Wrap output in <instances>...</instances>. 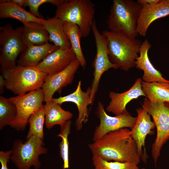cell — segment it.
I'll return each mask as SVG.
<instances>
[{
  "instance_id": "cell-12",
  "label": "cell",
  "mask_w": 169,
  "mask_h": 169,
  "mask_svg": "<svg viewBox=\"0 0 169 169\" xmlns=\"http://www.w3.org/2000/svg\"><path fill=\"white\" fill-rule=\"evenodd\" d=\"M80 66L79 62L76 58L62 71L47 75L41 88L44 95V102L51 100L55 92L60 93L63 88L72 83Z\"/></svg>"
},
{
  "instance_id": "cell-29",
  "label": "cell",
  "mask_w": 169,
  "mask_h": 169,
  "mask_svg": "<svg viewBox=\"0 0 169 169\" xmlns=\"http://www.w3.org/2000/svg\"><path fill=\"white\" fill-rule=\"evenodd\" d=\"M94 169H140L137 165L130 162L106 161L100 156L93 155L92 158Z\"/></svg>"
},
{
  "instance_id": "cell-5",
  "label": "cell",
  "mask_w": 169,
  "mask_h": 169,
  "mask_svg": "<svg viewBox=\"0 0 169 169\" xmlns=\"http://www.w3.org/2000/svg\"><path fill=\"white\" fill-rule=\"evenodd\" d=\"M2 75L6 88L17 95L42 88L48 74L36 67L18 64Z\"/></svg>"
},
{
  "instance_id": "cell-6",
  "label": "cell",
  "mask_w": 169,
  "mask_h": 169,
  "mask_svg": "<svg viewBox=\"0 0 169 169\" xmlns=\"http://www.w3.org/2000/svg\"><path fill=\"white\" fill-rule=\"evenodd\" d=\"M44 146L43 140L35 135L24 142L21 140H16L13 145L10 160L18 169H30L32 166L39 169L41 165L39 156L48 152Z\"/></svg>"
},
{
  "instance_id": "cell-13",
  "label": "cell",
  "mask_w": 169,
  "mask_h": 169,
  "mask_svg": "<svg viewBox=\"0 0 169 169\" xmlns=\"http://www.w3.org/2000/svg\"><path fill=\"white\" fill-rule=\"evenodd\" d=\"M137 120L131 132L137 147L138 154L141 160L146 163L148 158L145 148V139L147 135L154 133L152 130L155 127L153 121L151 120L150 115L146 109L142 107L136 110Z\"/></svg>"
},
{
  "instance_id": "cell-24",
  "label": "cell",
  "mask_w": 169,
  "mask_h": 169,
  "mask_svg": "<svg viewBox=\"0 0 169 169\" xmlns=\"http://www.w3.org/2000/svg\"><path fill=\"white\" fill-rule=\"evenodd\" d=\"M142 90L151 102L169 103V83L142 81Z\"/></svg>"
},
{
  "instance_id": "cell-21",
  "label": "cell",
  "mask_w": 169,
  "mask_h": 169,
  "mask_svg": "<svg viewBox=\"0 0 169 169\" xmlns=\"http://www.w3.org/2000/svg\"><path fill=\"white\" fill-rule=\"evenodd\" d=\"M0 18L15 19L23 24L30 22H38L43 24L44 19L35 16L11 0L0 1Z\"/></svg>"
},
{
  "instance_id": "cell-9",
  "label": "cell",
  "mask_w": 169,
  "mask_h": 169,
  "mask_svg": "<svg viewBox=\"0 0 169 169\" xmlns=\"http://www.w3.org/2000/svg\"><path fill=\"white\" fill-rule=\"evenodd\" d=\"M91 30L95 38L96 47V54L92 63L94 68L93 79L91 87V105L95 100L101 77L105 72L111 68L116 69L118 66L110 60L108 51V40L102 34H101L97 27L94 20Z\"/></svg>"
},
{
  "instance_id": "cell-30",
  "label": "cell",
  "mask_w": 169,
  "mask_h": 169,
  "mask_svg": "<svg viewBox=\"0 0 169 169\" xmlns=\"http://www.w3.org/2000/svg\"><path fill=\"white\" fill-rule=\"evenodd\" d=\"M65 1V0H27L26 6L28 7L29 12L32 15L39 18L44 19L38 11L39 8L41 5L49 3L57 7Z\"/></svg>"
},
{
  "instance_id": "cell-28",
  "label": "cell",
  "mask_w": 169,
  "mask_h": 169,
  "mask_svg": "<svg viewBox=\"0 0 169 169\" xmlns=\"http://www.w3.org/2000/svg\"><path fill=\"white\" fill-rule=\"evenodd\" d=\"M17 110L9 99L0 96V129L9 125L15 119Z\"/></svg>"
},
{
  "instance_id": "cell-26",
  "label": "cell",
  "mask_w": 169,
  "mask_h": 169,
  "mask_svg": "<svg viewBox=\"0 0 169 169\" xmlns=\"http://www.w3.org/2000/svg\"><path fill=\"white\" fill-rule=\"evenodd\" d=\"M45 123L44 110L43 105L31 115L28 120L29 129L26 136L27 140L35 135L43 140L44 126Z\"/></svg>"
},
{
  "instance_id": "cell-20",
  "label": "cell",
  "mask_w": 169,
  "mask_h": 169,
  "mask_svg": "<svg viewBox=\"0 0 169 169\" xmlns=\"http://www.w3.org/2000/svg\"><path fill=\"white\" fill-rule=\"evenodd\" d=\"M23 24L21 38L25 47L41 45L48 43L49 34L43 24L30 22Z\"/></svg>"
},
{
  "instance_id": "cell-19",
  "label": "cell",
  "mask_w": 169,
  "mask_h": 169,
  "mask_svg": "<svg viewBox=\"0 0 169 169\" xmlns=\"http://www.w3.org/2000/svg\"><path fill=\"white\" fill-rule=\"evenodd\" d=\"M59 49V47L49 43L41 45L26 46L17 60L18 64L36 67L49 54Z\"/></svg>"
},
{
  "instance_id": "cell-36",
  "label": "cell",
  "mask_w": 169,
  "mask_h": 169,
  "mask_svg": "<svg viewBox=\"0 0 169 169\" xmlns=\"http://www.w3.org/2000/svg\"></svg>"
},
{
  "instance_id": "cell-7",
  "label": "cell",
  "mask_w": 169,
  "mask_h": 169,
  "mask_svg": "<svg viewBox=\"0 0 169 169\" xmlns=\"http://www.w3.org/2000/svg\"><path fill=\"white\" fill-rule=\"evenodd\" d=\"M22 27L14 29L9 24L0 27V65L2 75L16 66L17 57L25 48L21 38Z\"/></svg>"
},
{
  "instance_id": "cell-34",
  "label": "cell",
  "mask_w": 169,
  "mask_h": 169,
  "mask_svg": "<svg viewBox=\"0 0 169 169\" xmlns=\"http://www.w3.org/2000/svg\"><path fill=\"white\" fill-rule=\"evenodd\" d=\"M11 1L18 6L23 8L26 6L27 0H11Z\"/></svg>"
},
{
  "instance_id": "cell-27",
  "label": "cell",
  "mask_w": 169,
  "mask_h": 169,
  "mask_svg": "<svg viewBox=\"0 0 169 169\" xmlns=\"http://www.w3.org/2000/svg\"><path fill=\"white\" fill-rule=\"evenodd\" d=\"M71 121L68 120L60 125V131L58 136L61 138L59 144V155L63 160V169H68L69 167V142L68 137L70 133Z\"/></svg>"
},
{
  "instance_id": "cell-18",
  "label": "cell",
  "mask_w": 169,
  "mask_h": 169,
  "mask_svg": "<svg viewBox=\"0 0 169 169\" xmlns=\"http://www.w3.org/2000/svg\"><path fill=\"white\" fill-rule=\"evenodd\" d=\"M151 45L147 39L142 42L139 51V55L136 58L135 66L144 72L142 79L145 82H167L160 71L156 69L151 63L148 55L149 50Z\"/></svg>"
},
{
  "instance_id": "cell-2",
  "label": "cell",
  "mask_w": 169,
  "mask_h": 169,
  "mask_svg": "<svg viewBox=\"0 0 169 169\" xmlns=\"http://www.w3.org/2000/svg\"><path fill=\"white\" fill-rule=\"evenodd\" d=\"M102 34L108 40V55L110 61L119 68L128 71L135 66L142 42L119 32L104 30Z\"/></svg>"
},
{
  "instance_id": "cell-3",
  "label": "cell",
  "mask_w": 169,
  "mask_h": 169,
  "mask_svg": "<svg viewBox=\"0 0 169 169\" xmlns=\"http://www.w3.org/2000/svg\"><path fill=\"white\" fill-rule=\"evenodd\" d=\"M141 6L132 0H113L108 20L110 30L133 38L139 35L137 24Z\"/></svg>"
},
{
  "instance_id": "cell-22",
  "label": "cell",
  "mask_w": 169,
  "mask_h": 169,
  "mask_svg": "<svg viewBox=\"0 0 169 169\" xmlns=\"http://www.w3.org/2000/svg\"><path fill=\"white\" fill-rule=\"evenodd\" d=\"M64 22L54 17L44 19L43 25L49 34V41L62 49H69L71 45L64 32Z\"/></svg>"
},
{
  "instance_id": "cell-32",
  "label": "cell",
  "mask_w": 169,
  "mask_h": 169,
  "mask_svg": "<svg viewBox=\"0 0 169 169\" xmlns=\"http://www.w3.org/2000/svg\"><path fill=\"white\" fill-rule=\"evenodd\" d=\"M159 0H137V2L140 5H153L156 3Z\"/></svg>"
},
{
  "instance_id": "cell-25",
  "label": "cell",
  "mask_w": 169,
  "mask_h": 169,
  "mask_svg": "<svg viewBox=\"0 0 169 169\" xmlns=\"http://www.w3.org/2000/svg\"><path fill=\"white\" fill-rule=\"evenodd\" d=\"M64 29L65 35L70 44V48L75 54L76 59L79 62L80 66L84 68L86 65V61L80 45V39L82 37L79 27L76 24L64 22Z\"/></svg>"
},
{
  "instance_id": "cell-35",
  "label": "cell",
  "mask_w": 169,
  "mask_h": 169,
  "mask_svg": "<svg viewBox=\"0 0 169 169\" xmlns=\"http://www.w3.org/2000/svg\"><path fill=\"white\" fill-rule=\"evenodd\" d=\"M145 169L144 168H141V169Z\"/></svg>"
},
{
  "instance_id": "cell-4",
  "label": "cell",
  "mask_w": 169,
  "mask_h": 169,
  "mask_svg": "<svg viewBox=\"0 0 169 169\" xmlns=\"http://www.w3.org/2000/svg\"><path fill=\"white\" fill-rule=\"evenodd\" d=\"M95 9L90 0H69L57 7L55 17L64 22L77 25L82 38L90 34L94 20Z\"/></svg>"
},
{
  "instance_id": "cell-17",
  "label": "cell",
  "mask_w": 169,
  "mask_h": 169,
  "mask_svg": "<svg viewBox=\"0 0 169 169\" xmlns=\"http://www.w3.org/2000/svg\"><path fill=\"white\" fill-rule=\"evenodd\" d=\"M76 58L71 48L65 50L59 49L49 54L36 67L48 75L55 74L64 69Z\"/></svg>"
},
{
  "instance_id": "cell-31",
  "label": "cell",
  "mask_w": 169,
  "mask_h": 169,
  "mask_svg": "<svg viewBox=\"0 0 169 169\" xmlns=\"http://www.w3.org/2000/svg\"><path fill=\"white\" fill-rule=\"evenodd\" d=\"M12 153L11 150L0 151V161L1 165V169H9L8 163L10 160Z\"/></svg>"
},
{
  "instance_id": "cell-8",
  "label": "cell",
  "mask_w": 169,
  "mask_h": 169,
  "mask_svg": "<svg viewBox=\"0 0 169 169\" xmlns=\"http://www.w3.org/2000/svg\"><path fill=\"white\" fill-rule=\"evenodd\" d=\"M142 106L152 116L156 129V137L151 151L156 165L162 147L169 139V104L152 102L146 97Z\"/></svg>"
},
{
  "instance_id": "cell-11",
  "label": "cell",
  "mask_w": 169,
  "mask_h": 169,
  "mask_svg": "<svg viewBox=\"0 0 169 169\" xmlns=\"http://www.w3.org/2000/svg\"><path fill=\"white\" fill-rule=\"evenodd\" d=\"M96 113L100 120L99 125L94 131L93 141H96L109 132L123 128L131 129L134 126L137 117L132 116L127 110L114 116L108 115L105 112L103 104L99 101Z\"/></svg>"
},
{
  "instance_id": "cell-16",
  "label": "cell",
  "mask_w": 169,
  "mask_h": 169,
  "mask_svg": "<svg viewBox=\"0 0 169 169\" xmlns=\"http://www.w3.org/2000/svg\"><path fill=\"white\" fill-rule=\"evenodd\" d=\"M141 82V78L137 79L132 87L123 93L110 92L109 97L111 100L106 108V110L116 115H119L127 110L126 105L131 100L140 96L146 97L142 89Z\"/></svg>"
},
{
  "instance_id": "cell-15",
  "label": "cell",
  "mask_w": 169,
  "mask_h": 169,
  "mask_svg": "<svg viewBox=\"0 0 169 169\" xmlns=\"http://www.w3.org/2000/svg\"><path fill=\"white\" fill-rule=\"evenodd\" d=\"M141 6L137 22V32L138 35L145 37L152 22L169 15V0H159L154 4Z\"/></svg>"
},
{
  "instance_id": "cell-23",
  "label": "cell",
  "mask_w": 169,
  "mask_h": 169,
  "mask_svg": "<svg viewBox=\"0 0 169 169\" xmlns=\"http://www.w3.org/2000/svg\"><path fill=\"white\" fill-rule=\"evenodd\" d=\"M59 104L52 100L45 102L44 105L45 117V125L49 129L56 125L60 126L72 117L70 111L64 110Z\"/></svg>"
},
{
  "instance_id": "cell-1",
  "label": "cell",
  "mask_w": 169,
  "mask_h": 169,
  "mask_svg": "<svg viewBox=\"0 0 169 169\" xmlns=\"http://www.w3.org/2000/svg\"><path fill=\"white\" fill-rule=\"evenodd\" d=\"M93 155L108 161L130 162L137 165L141 159L131 130L123 128L109 132L89 145Z\"/></svg>"
},
{
  "instance_id": "cell-10",
  "label": "cell",
  "mask_w": 169,
  "mask_h": 169,
  "mask_svg": "<svg viewBox=\"0 0 169 169\" xmlns=\"http://www.w3.org/2000/svg\"><path fill=\"white\" fill-rule=\"evenodd\" d=\"M9 99L17 110L16 118L9 125L20 131L25 129L30 116L43 105L44 95L41 88Z\"/></svg>"
},
{
  "instance_id": "cell-33",
  "label": "cell",
  "mask_w": 169,
  "mask_h": 169,
  "mask_svg": "<svg viewBox=\"0 0 169 169\" xmlns=\"http://www.w3.org/2000/svg\"><path fill=\"white\" fill-rule=\"evenodd\" d=\"M6 81L3 76L2 75L0 76V94H2L4 91V87H5Z\"/></svg>"
},
{
  "instance_id": "cell-14",
  "label": "cell",
  "mask_w": 169,
  "mask_h": 169,
  "mask_svg": "<svg viewBox=\"0 0 169 169\" xmlns=\"http://www.w3.org/2000/svg\"><path fill=\"white\" fill-rule=\"evenodd\" d=\"M81 82H78L75 90L72 93L58 98H53L52 100L61 105L66 102H71L76 105L78 115L75 122L77 130H80L84 123H86L88 120L89 115L88 106L91 105V87H89L85 91H83L81 88Z\"/></svg>"
}]
</instances>
